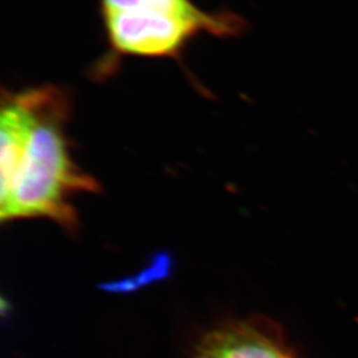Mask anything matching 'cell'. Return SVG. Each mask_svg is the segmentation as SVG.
I'll return each mask as SVG.
<instances>
[{"mask_svg": "<svg viewBox=\"0 0 358 358\" xmlns=\"http://www.w3.org/2000/svg\"><path fill=\"white\" fill-rule=\"evenodd\" d=\"M105 51L90 66L93 80L113 76L125 59L173 60L185 65L194 40L242 38L248 23L230 8L206 11L192 0H99Z\"/></svg>", "mask_w": 358, "mask_h": 358, "instance_id": "7a4b0ae2", "label": "cell"}, {"mask_svg": "<svg viewBox=\"0 0 358 358\" xmlns=\"http://www.w3.org/2000/svg\"><path fill=\"white\" fill-rule=\"evenodd\" d=\"M196 358H291L275 333L254 322H236L206 336Z\"/></svg>", "mask_w": 358, "mask_h": 358, "instance_id": "3957f363", "label": "cell"}, {"mask_svg": "<svg viewBox=\"0 0 358 358\" xmlns=\"http://www.w3.org/2000/svg\"><path fill=\"white\" fill-rule=\"evenodd\" d=\"M71 110V93L56 84L1 92L3 222L50 219L65 230L76 229L73 198L97 192L99 183L72 158L65 133Z\"/></svg>", "mask_w": 358, "mask_h": 358, "instance_id": "6da1fadb", "label": "cell"}]
</instances>
